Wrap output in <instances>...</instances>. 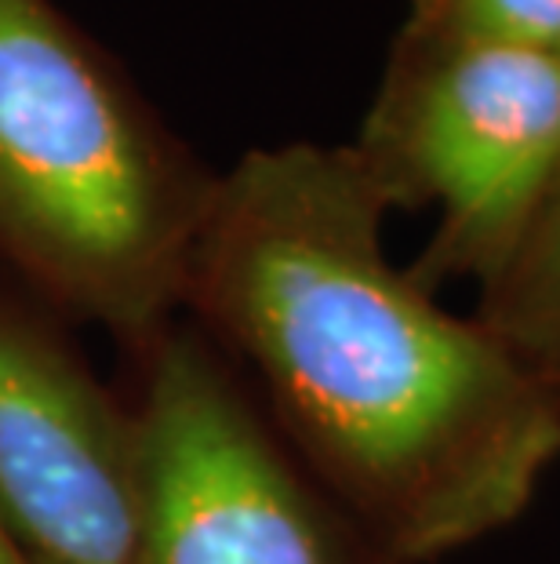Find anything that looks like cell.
Listing matches in <instances>:
<instances>
[{"label": "cell", "mask_w": 560, "mask_h": 564, "mask_svg": "<svg viewBox=\"0 0 560 564\" xmlns=\"http://www.w3.org/2000/svg\"><path fill=\"white\" fill-rule=\"evenodd\" d=\"M139 419L37 328L0 314V528L26 564H135Z\"/></svg>", "instance_id": "5"}, {"label": "cell", "mask_w": 560, "mask_h": 564, "mask_svg": "<svg viewBox=\"0 0 560 564\" xmlns=\"http://www.w3.org/2000/svg\"><path fill=\"white\" fill-rule=\"evenodd\" d=\"M393 200L356 147L244 153L211 183L186 295L266 382L378 564L509 528L560 455V401L383 245Z\"/></svg>", "instance_id": "1"}, {"label": "cell", "mask_w": 560, "mask_h": 564, "mask_svg": "<svg viewBox=\"0 0 560 564\" xmlns=\"http://www.w3.org/2000/svg\"><path fill=\"white\" fill-rule=\"evenodd\" d=\"M211 183L47 0H0V256L146 332L186 295Z\"/></svg>", "instance_id": "2"}, {"label": "cell", "mask_w": 560, "mask_h": 564, "mask_svg": "<svg viewBox=\"0 0 560 564\" xmlns=\"http://www.w3.org/2000/svg\"><path fill=\"white\" fill-rule=\"evenodd\" d=\"M400 37L560 52V0H411Z\"/></svg>", "instance_id": "7"}, {"label": "cell", "mask_w": 560, "mask_h": 564, "mask_svg": "<svg viewBox=\"0 0 560 564\" xmlns=\"http://www.w3.org/2000/svg\"><path fill=\"white\" fill-rule=\"evenodd\" d=\"M476 321L560 401V167L514 251L481 284Z\"/></svg>", "instance_id": "6"}, {"label": "cell", "mask_w": 560, "mask_h": 564, "mask_svg": "<svg viewBox=\"0 0 560 564\" xmlns=\"http://www.w3.org/2000/svg\"><path fill=\"white\" fill-rule=\"evenodd\" d=\"M356 150L393 208H440L415 281L487 284L560 167V52L400 37Z\"/></svg>", "instance_id": "3"}, {"label": "cell", "mask_w": 560, "mask_h": 564, "mask_svg": "<svg viewBox=\"0 0 560 564\" xmlns=\"http://www.w3.org/2000/svg\"><path fill=\"white\" fill-rule=\"evenodd\" d=\"M0 564H26L19 557V550L11 546V539L4 535V528H0Z\"/></svg>", "instance_id": "8"}, {"label": "cell", "mask_w": 560, "mask_h": 564, "mask_svg": "<svg viewBox=\"0 0 560 564\" xmlns=\"http://www.w3.org/2000/svg\"><path fill=\"white\" fill-rule=\"evenodd\" d=\"M135 419V564H345L328 513L200 346L164 343Z\"/></svg>", "instance_id": "4"}]
</instances>
